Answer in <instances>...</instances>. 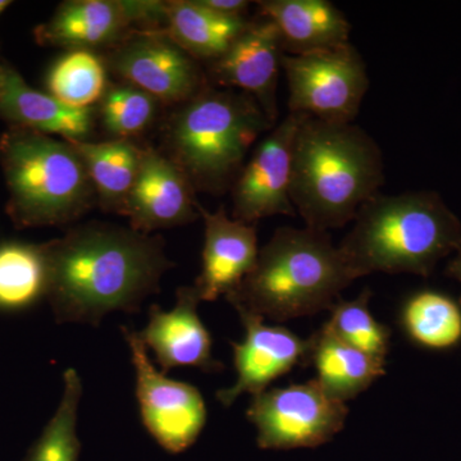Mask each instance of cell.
Masks as SVG:
<instances>
[{
	"instance_id": "cell-1",
	"label": "cell",
	"mask_w": 461,
	"mask_h": 461,
	"mask_svg": "<svg viewBox=\"0 0 461 461\" xmlns=\"http://www.w3.org/2000/svg\"><path fill=\"white\" fill-rule=\"evenodd\" d=\"M48 253V295L62 323L99 326L112 312L136 313L173 267L160 236L96 222L69 230Z\"/></svg>"
},
{
	"instance_id": "cell-2",
	"label": "cell",
	"mask_w": 461,
	"mask_h": 461,
	"mask_svg": "<svg viewBox=\"0 0 461 461\" xmlns=\"http://www.w3.org/2000/svg\"><path fill=\"white\" fill-rule=\"evenodd\" d=\"M384 185V156L368 132L304 114L294 145L291 200L305 227L329 232L353 222Z\"/></svg>"
},
{
	"instance_id": "cell-3",
	"label": "cell",
	"mask_w": 461,
	"mask_h": 461,
	"mask_svg": "<svg viewBox=\"0 0 461 461\" xmlns=\"http://www.w3.org/2000/svg\"><path fill=\"white\" fill-rule=\"evenodd\" d=\"M357 276L329 232L281 227L226 296L236 312L286 321L330 311Z\"/></svg>"
},
{
	"instance_id": "cell-4",
	"label": "cell",
	"mask_w": 461,
	"mask_h": 461,
	"mask_svg": "<svg viewBox=\"0 0 461 461\" xmlns=\"http://www.w3.org/2000/svg\"><path fill=\"white\" fill-rule=\"evenodd\" d=\"M339 249L357 278L372 273L429 277L461 250V221L436 191L378 194L357 212Z\"/></svg>"
},
{
	"instance_id": "cell-5",
	"label": "cell",
	"mask_w": 461,
	"mask_h": 461,
	"mask_svg": "<svg viewBox=\"0 0 461 461\" xmlns=\"http://www.w3.org/2000/svg\"><path fill=\"white\" fill-rule=\"evenodd\" d=\"M275 126L253 96L208 84L169 120L168 158L194 190L222 194L232 189L258 139Z\"/></svg>"
},
{
	"instance_id": "cell-6",
	"label": "cell",
	"mask_w": 461,
	"mask_h": 461,
	"mask_svg": "<svg viewBox=\"0 0 461 461\" xmlns=\"http://www.w3.org/2000/svg\"><path fill=\"white\" fill-rule=\"evenodd\" d=\"M0 159L17 222L71 223L98 202L83 160L68 141L17 130L0 140Z\"/></svg>"
},
{
	"instance_id": "cell-7",
	"label": "cell",
	"mask_w": 461,
	"mask_h": 461,
	"mask_svg": "<svg viewBox=\"0 0 461 461\" xmlns=\"http://www.w3.org/2000/svg\"><path fill=\"white\" fill-rule=\"evenodd\" d=\"M282 69L290 113L335 123H353L359 114L369 76L362 54L351 42L300 56L285 53Z\"/></svg>"
},
{
	"instance_id": "cell-8",
	"label": "cell",
	"mask_w": 461,
	"mask_h": 461,
	"mask_svg": "<svg viewBox=\"0 0 461 461\" xmlns=\"http://www.w3.org/2000/svg\"><path fill=\"white\" fill-rule=\"evenodd\" d=\"M348 409L315 379L253 396L247 411L259 447L275 450L314 447L344 429Z\"/></svg>"
},
{
	"instance_id": "cell-9",
	"label": "cell",
	"mask_w": 461,
	"mask_h": 461,
	"mask_svg": "<svg viewBox=\"0 0 461 461\" xmlns=\"http://www.w3.org/2000/svg\"><path fill=\"white\" fill-rule=\"evenodd\" d=\"M121 330L131 351L142 424L160 447L171 454L184 453L195 444L205 427L206 405L202 393L193 384L158 371L138 332L126 327Z\"/></svg>"
},
{
	"instance_id": "cell-10",
	"label": "cell",
	"mask_w": 461,
	"mask_h": 461,
	"mask_svg": "<svg viewBox=\"0 0 461 461\" xmlns=\"http://www.w3.org/2000/svg\"><path fill=\"white\" fill-rule=\"evenodd\" d=\"M104 60L123 83L139 87L163 104H184L208 85L198 60L165 32H133L108 50Z\"/></svg>"
},
{
	"instance_id": "cell-11",
	"label": "cell",
	"mask_w": 461,
	"mask_h": 461,
	"mask_svg": "<svg viewBox=\"0 0 461 461\" xmlns=\"http://www.w3.org/2000/svg\"><path fill=\"white\" fill-rule=\"evenodd\" d=\"M304 114L288 113L264 136L232 186V218L256 224L273 215L295 217L291 200L294 145Z\"/></svg>"
},
{
	"instance_id": "cell-12",
	"label": "cell",
	"mask_w": 461,
	"mask_h": 461,
	"mask_svg": "<svg viewBox=\"0 0 461 461\" xmlns=\"http://www.w3.org/2000/svg\"><path fill=\"white\" fill-rule=\"evenodd\" d=\"M245 329L241 342H232L235 384L217 393L218 402L230 408L242 393H262L276 379L296 366L309 364L311 339L299 338L286 327L268 326L260 315L238 312Z\"/></svg>"
},
{
	"instance_id": "cell-13",
	"label": "cell",
	"mask_w": 461,
	"mask_h": 461,
	"mask_svg": "<svg viewBox=\"0 0 461 461\" xmlns=\"http://www.w3.org/2000/svg\"><path fill=\"white\" fill-rule=\"evenodd\" d=\"M280 32L268 18L249 25L220 59L211 63L209 80L224 89H239L257 100L271 122L277 124V86L282 69Z\"/></svg>"
},
{
	"instance_id": "cell-14",
	"label": "cell",
	"mask_w": 461,
	"mask_h": 461,
	"mask_svg": "<svg viewBox=\"0 0 461 461\" xmlns=\"http://www.w3.org/2000/svg\"><path fill=\"white\" fill-rule=\"evenodd\" d=\"M185 173L168 157L153 148L142 149L138 177L120 214L131 229L150 235L153 230L194 222L199 203Z\"/></svg>"
},
{
	"instance_id": "cell-15",
	"label": "cell",
	"mask_w": 461,
	"mask_h": 461,
	"mask_svg": "<svg viewBox=\"0 0 461 461\" xmlns=\"http://www.w3.org/2000/svg\"><path fill=\"white\" fill-rule=\"evenodd\" d=\"M200 297L194 286L177 290V302L171 311L158 305L149 309L147 327L138 332L142 344L156 355L162 373L176 368H198L205 373L223 371V364L212 353L211 333L200 320Z\"/></svg>"
},
{
	"instance_id": "cell-16",
	"label": "cell",
	"mask_w": 461,
	"mask_h": 461,
	"mask_svg": "<svg viewBox=\"0 0 461 461\" xmlns=\"http://www.w3.org/2000/svg\"><path fill=\"white\" fill-rule=\"evenodd\" d=\"M198 211L204 220V248L194 287L202 302H214L235 291L256 266L257 227L233 220L223 208L209 212L199 204Z\"/></svg>"
},
{
	"instance_id": "cell-17",
	"label": "cell",
	"mask_w": 461,
	"mask_h": 461,
	"mask_svg": "<svg viewBox=\"0 0 461 461\" xmlns=\"http://www.w3.org/2000/svg\"><path fill=\"white\" fill-rule=\"evenodd\" d=\"M135 32L124 0H69L36 32L39 41L68 50H108Z\"/></svg>"
},
{
	"instance_id": "cell-18",
	"label": "cell",
	"mask_w": 461,
	"mask_h": 461,
	"mask_svg": "<svg viewBox=\"0 0 461 461\" xmlns=\"http://www.w3.org/2000/svg\"><path fill=\"white\" fill-rule=\"evenodd\" d=\"M0 114L23 129L66 141H87L95 129V108L69 107L50 93L33 90L7 67L0 86Z\"/></svg>"
},
{
	"instance_id": "cell-19",
	"label": "cell",
	"mask_w": 461,
	"mask_h": 461,
	"mask_svg": "<svg viewBox=\"0 0 461 461\" xmlns=\"http://www.w3.org/2000/svg\"><path fill=\"white\" fill-rule=\"evenodd\" d=\"M259 16L280 32L285 53L300 56L350 42L351 25L329 0H262Z\"/></svg>"
},
{
	"instance_id": "cell-20",
	"label": "cell",
	"mask_w": 461,
	"mask_h": 461,
	"mask_svg": "<svg viewBox=\"0 0 461 461\" xmlns=\"http://www.w3.org/2000/svg\"><path fill=\"white\" fill-rule=\"evenodd\" d=\"M248 25L247 18L222 16L198 0L167 2L165 32L198 62L220 59Z\"/></svg>"
},
{
	"instance_id": "cell-21",
	"label": "cell",
	"mask_w": 461,
	"mask_h": 461,
	"mask_svg": "<svg viewBox=\"0 0 461 461\" xmlns=\"http://www.w3.org/2000/svg\"><path fill=\"white\" fill-rule=\"evenodd\" d=\"M309 364L314 366L315 381L339 402L354 399L386 373L378 362L354 346L346 344L321 327L311 338Z\"/></svg>"
},
{
	"instance_id": "cell-22",
	"label": "cell",
	"mask_w": 461,
	"mask_h": 461,
	"mask_svg": "<svg viewBox=\"0 0 461 461\" xmlns=\"http://www.w3.org/2000/svg\"><path fill=\"white\" fill-rule=\"evenodd\" d=\"M68 142L83 160L100 206L120 213L138 177L142 149L115 139Z\"/></svg>"
},
{
	"instance_id": "cell-23",
	"label": "cell",
	"mask_w": 461,
	"mask_h": 461,
	"mask_svg": "<svg viewBox=\"0 0 461 461\" xmlns=\"http://www.w3.org/2000/svg\"><path fill=\"white\" fill-rule=\"evenodd\" d=\"M400 321L412 344L445 351L461 344V305L435 290L412 294L403 303Z\"/></svg>"
},
{
	"instance_id": "cell-24",
	"label": "cell",
	"mask_w": 461,
	"mask_h": 461,
	"mask_svg": "<svg viewBox=\"0 0 461 461\" xmlns=\"http://www.w3.org/2000/svg\"><path fill=\"white\" fill-rule=\"evenodd\" d=\"M50 264L47 247L0 245V309L17 311L50 294Z\"/></svg>"
},
{
	"instance_id": "cell-25",
	"label": "cell",
	"mask_w": 461,
	"mask_h": 461,
	"mask_svg": "<svg viewBox=\"0 0 461 461\" xmlns=\"http://www.w3.org/2000/svg\"><path fill=\"white\" fill-rule=\"evenodd\" d=\"M108 85L104 58L89 50L67 51L51 66L47 77L50 95L80 109L99 104Z\"/></svg>"
},
{
	"instance_id": "cell-26",
	"label": "cell",
	"mask_w": 461,
	"mask_h": 461,
	"mask_svg": "<svg viewBox=\"0 0 461 461\" xmlns=\"http://www.w3.org/2000/svg\"><path fill=\"white\" fill-rule=\"evenodd\" d=\"M83 397V381L74 368L63 375V395L56 414L47 424L25 461H78L81 442L77 412Z\"/></svg>"
},
{
	"instance_id": "cell-27",
	"label": "cell",
	"mask_w": 461,
	"mask_h": 461,
	"mask_svg": "<svg viewBox=\"0 0 461 461\" xmlns=\"http://www.w3.org/2000/svg\"><path fill=\"white\" fill-rule=\"evenodd\" d=\"M371 297V290L366 288L357 299H339L330 309V320L323 327L346 344L386 364L391 330L373 317L369 309Z\"/></svg>"
},
{
	"instance_id": "cell-28",
	"label": "cell",
	"mask_w": 461,
	"mask_h": 461,
	"mask_svg": "<svg viewBox=\"0 0 461 461\" xmlns=\"http://www.w3.org/2000/svg\"><path fill=\"white\" fill-rule=\"evenodd\" d=\"M158 104L157 99L133 85L109 84L98 104L100 122L115 140H129L153 123Z\"/></svg>"
},
{
	"instance_id": "cell-29",
	"label": "cell",
	"mask_w": 461,
	"mask_h": 461,
	"mask_svg": "<svg viewBox=\"0 0 461 461\" xmlns=\"http://www.w3.org/2000/svg\"><path fill=\"white\" fill-rule=\"evenodd\" d=\"M200 5L215 14L229 17H245L250 2L245 0H198Z\"/></svg>"
},
{
	"instance_id": "cell-30",
	"label": "cell",
	"mask_w": 461,
	"mask_h": 461,
	"mask_svg": "<svg viewBox=\"0 0 461 461\" xmlns=\"http://www.w3.org/2000/svg\"><path fill=\"white\" fill-rule=\"evenodd\" d=\"M446 276H448L454 280L459 281L461 284V250L457 251L456 256L450 263L446 267ZM459 304L461 305V296L459 299Z\"/></svg>"
},
{
	"instance_id": "cell-31",
	"label": "cell",
	"mask_w": 461,
	"mask_h": 461,
	"mask_svg": "<svg viewBox=\"0 0 461 461\" xmlns=\"http://www.w3.org/2000/svg\"><path fill=\"white\" fill-rule=\"evenodd\" d=\"M9 5H11V2H8V0H0V14L5 11V8H8Z\"/></svg>"
},
{
	"instance_id": "cell-32",
	"label": "cell",
	"mask_w": 461,
	"mask_h": 461,
	"mask_svg": "<svg viewBox=\"0 0 461 461\" xmlns=\"http://www.w3.org/2000/svg\"><path fill=\"white\" fill-rule=\"evenodd\" d=\"M5 67L0 65V86H2L3 76H5Z\"/></svg>"
}]
</instances>
